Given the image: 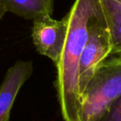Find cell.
Segmentation results:
<instances>
[{
	"label": "cell",
	"instance_id": "1",
	"mask_svg": "<svg viewBox=\"0 0 121 121\" xmlns=\"http://www.w3.org/2000/svg\"><path fill=\"white\" fill-rule=\"evenodd\" d=\"M100 9L99 0H76L64 17L67 23V33L62 52L56 63L57 76L55 81L64 121H80V60L88 38L89 25Z\"/></svg>",
	"mask_w": 121,
	"mask_h": 121
},
{
	"label": "cell",
	"instance_id": "2",
	"mask_svg": "<svg viewBox=\"0 0 121 121\" xmlns=\"http://www.w3.org/2000/svg\"><path fill=\"white\" fill-rule=\"evenodd\" d=\"M121 95V57L109 56L99 65L81 93L80 121H96Z\"/></svg>",
	"mask_w": 121,
	"mask_h": 121
},
{
	"label": "cell",
	"instance_id": "3",
	"mask_svg": "<svg viewBox=\"0 0 121 121\" xmlns=\"http://www.w3.org/2000/svg\"><path fill=\"white\" fill-rule=\"evenodd\" d=\"M110 37L101 8L89 25L88 38L80 60L79 86L81 95L96 68L110 56Z\"/></svg>",
	"mask_w": 121,
	"mask_h": 121
},
{
	"label": "cell",
	"instance_id": "4",
	"mask_svg": "<svg viewBox=\"0 0 121 121\" xmlns=\"http://www.w3.org/2000/svg\"><path fill=\"white\" fill-rule=\"evenodd\" d=\"M67 33V23L63 17L56 20L49 14L33 19L32 37L37 51L56 63L64 47Z\"/></svg>",
	"mask_w": 121,
	"mask_h": 121
},
{
	"label": "cell",
	"instance_id": "5",
	"mask_svg": "<svg viewBox=\"0 0 121 121\" xmlns=\"http://www.w3.org/2000/svg\"><path fill=\"white\" fill-rule=\"evenodd\" d=\"M32 72L31 60H17L8 70L0 86V121H9L16 97Z\"/></svg>",
	"mask_w": 121,
	"mask_h": 121
},
{
	"label": "cell",
	"instance_id": "6",
	"mask_svg": "<svg viewBox=\"0 0 121 121\" xmlns=\"http://www.w3.org/2000/svg\"><path fill=\"white\" fill-rule=\"evenodd\" d=\"M8 11L24 17L32 19L43 14L52 15L54 0H4Z\"/></svg>",
	"mask_w": 121,
	"mask_h": 121
},
{
	"label": "cell",
	"instance_id": "7",
	"mask_svg": "<svg viewBox=\"0 0 121 121\" xmlns=\"http://www.w3.org/2000/svg\"><path fill=\"white\" fill-rule=\"evenodd\" d=\"M100 5L110 37V56L121 57V13Z\"/></svg>",
	"mask_w": 121,
	"mask_h": 121
},
{
	"label": "cell",
	"instance_id": "8",
	"mask_svg": "<svg viewBox=\"0 0 121 121\" xmlns=\"http://www.w3.org/2000/svg\"><path fill=\"white\" fill-rule=\"evenodd\" d=\"M96 121H121V95L111 103Z\"/></svg>",
	"mask_w": 121,
	"mask_h": 121
},
{
	"label": "cell",
	"instance_id": "9",
	"mask_svg": "<svg viewBox=\"0 0 121 121\" xmlns=\"http://www.w3.org/2000/svg\"><path fill=\"white\" fill-rule=\"evenodd\" d=\"M99 2L104 7L114 9L121 13V0H99Z\"/></svg>",
	"mask_w": 121,
	"mask_h": 121
},
{
	"label": "cell",
	"instance_id": "10",
	"mask_svg": "<svg viewBox=\"0 0 121 121\" xmlns=\"http://www.w3.org/2000/svg\"><path fill=\"white\" fill-rule=\"evenodd\" d=\"M6 12H8V9L6 7L5 2H4V0H0V19L4 17Z\"/></svg>",
	"mask_w": 121,
	"mask_h": 121
}]
</instances>
